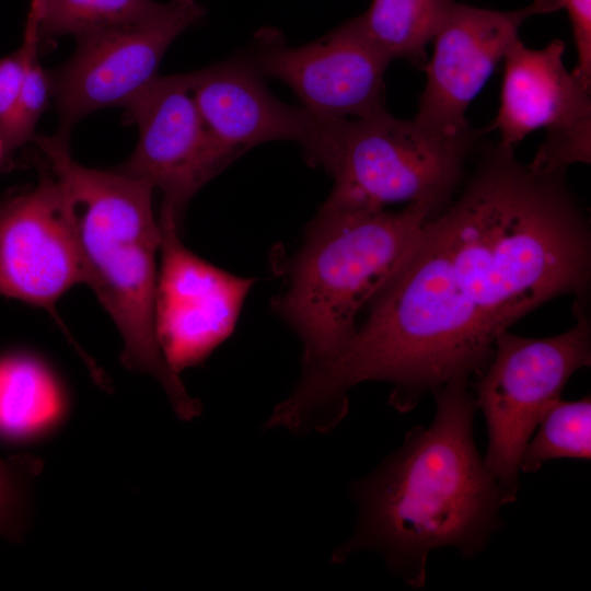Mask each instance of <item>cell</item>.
Here are the masks:
<instances>
[{"mask_svg":"<svg viewBox=\"0 0 591 591\" xmlns=\"http://www.w3.org/2000/svg\"><path fill=\"white\" fill-rule=\"evenodd\" d=\"M591 232L564 173H541L498 144L461 195L419 230L345 348L301 382L316 409L347 408L364 381L413 409L426 393L478 376L499 335L561 296H584Z\"/></svg>","mask_w":591,"mask_h":591,"instance_id":"1","label":"cell"},{"mask_svg":"<svg viewBox=\"0 0 591 591\" xmlns=\"http://www.w3.org/2000/svg\"><path fill=\"white\" fill-rule=\"evenodd\" d=\"M428 427L408 430L403 444L352 487L360 514L354 535L334 555L374 549L412 589L426 583L429 554L452 547L480 553L501 526V490L474 438L477 403L470 382L432 393Z\"/></svg>","mask_w":591,"mask_h":591,"instance_id":"2","label":"cell"},{"mask_svg":"<svg viewBox=\"0 0 591 591\" xmlns=\"http://www.w3.org/2000/svg\"><path fill=\"white\" fill-rule=\"evenodd\" d=\"M34 140L61 190L85 283L124 340L121 362L153 375L181 418L195 417L199 403L166 363L155 336L161 229L152 210L154 189L118 170L81 165L70 154L69 141L57 135L36 136Z\"/></svg>","mask_w":591,"mask_h":591,"instance_id":"3","label":"cell"},{"mask_svg":"<svg viewBox=\"0 0 591 591\" xmlns=\"http://www.w3.org/2000/svg\"><path fill=\"white\" fill-rule=\"evenodd\" d=\"M426 207L322 212L288 266V287L273 304L303 343L305 373L332 361L350 341L357 316L410 248Z\"/></svg>","mask_w":591,"mask_h":591,"instance_id":"4","label":"cell"},{"mask_svg":"<svg viewBox=\"0 0 591 591\" xmlns=\"http://www.w3.org/2000/svg\"><path fill=\"white\" fill-rule=\"evenodd\" d=\"M474 141L468 131L445 136L385 108L338 118L324 170L334 178L318 211L418 205L433 216L451 201Z\"/></svg>","mask_w":591,"mask_h":591,"instance_id":"5","label":"cell"},{"mask_svg":"<svg viewBox=\"0 0 591 591\" xmlns=\"http://www.w3.org/2000/svg\"><path fill=\"white\" fill-rule=\"evenodd\" d=\"M575 324L564 333L529 338L499 335L493 356L475 378L474 396L488 433L484 463L508 505L518 498L522 452L570 376L591 363V323L575 304Z\"/></svg>","mask_w":591,"mask_h":591,"instance_id":"6","label":"cell"},{"mask_svg":"<svg viewBox=\"0 0 591 591\" xmlns=\"http://www.w3.org/2000/svg\"><path fill=\"white\" fill-rule=\"evenodd\" d=\"M206 13L196 0H171L151 14L77 37L72 56L49 71L59 124L69 140L89 114L127 106L159 76V65L174 39Z\"/></svg>","mask_w":591,"mask_h":591,"instance_id":"7","label":"cell"},{"mask_svg":"<svg viewBox=\"0 0 591 591\" xmlns=\"http://www.w3.org/2000/svg\"><path fill=\"white\" fill-rule=\"evenodd\" d=\"M194 72L158 77L124 107L139 137L119 172L162 193L160 215L178 224L194 195L232 158L205 125L192 94Z\"/></svg>","mask_w":591,"mask_h":591,"instance_id":"8","label":"cell"},{"mask_svg":"<svg viewBox=\"0 0 591 591\" xmlns=\"http://www.w3.org/2000/svg\"><path fill=\"white\" fill-rule=\"evenodd\" d=\"M565 45L555 39L531 49L518 38L505 55L500 104L491 128L500 144L514 150L530 132L546 138L529 166L541 173H565L591 160V101L587 88L564 63Z\"/></svg>","mask_w":591,"mask_h":591,"instance_id":"9","label":"cell"},{"mask_svg":"<svg viewBox=\"0 0 591 591\" xmlns=\"http://www.w3.org/2000/svg\"><path fill=\"white\" fill-rule=\"evenodd\" d=\"M159 224L154 328L166 363L179 375L232 334L254 279L221 269L187 248L172 217L160 215Z\"/></svg>","mask_w":591,"mask_h":591,"instance_id":"10","label":"cell"},{"mask_svg":"<svg viewBox=\"0 0 591 591\" xmlns=\"http://www.w3.org/2000/svg\"><path fill=\"white\" fill-rule=\"evenodd\" d=\"M247 60L260 76L287 84L315 115L354 118L384 108V73L391 60L356 18L299 47L288 46L278 33L262 32Z\"/></svg>","mask_w":591,"mask_h":591,"instance_id":"11","label":"cell"},{"mask_svg":"<svg viewBox=\"0 0 591 591\" xmlns=\"http://www.w3.org/2000/svg\"><path fill=\"white\" fill-rule=\"evenodd\" d=\"M85 274L57 181L42 172L30 192L0 202V296L43 308L60 321L56 302Z\"/></svg>","mask_w":591,"mask_h":591,"instance_id":"12","label":"cell"},{"mask_svg":"<svg viewBox=\"0 0 591 591\" xmlns=\"http://www.w3.org/2000/svg\"><path fill=\"white\" fill-rule=\"evenodd\" d=\"M260 77L247 59L194 71L192 94L213 139L233 161L268 141H293L309 164L323 167L337 118L279 101Z\"/></svg>","mask_w":591,"mask_h":591,"instance_id":"13","label":"cell"},{"mask_svg":"<svg viewBox=\"0 0 591 591\" xmlns=\"http://www.w3.org/2000/svg\"><path fill=\"white\" fill-rule=\"evenodd\" d=\"M534 14L531 4L494 11L452 0L432 38L427 82L414 119L445 136L468 131L467 106L519 38L522 23Z\"/></svg>","mask_w":591,"mask_h":591,"instance_id":"14","label":"cell"},{"mask_svg":"<svg viewBox=\"0 0 591 591\" xmlns=\"http://www.w3.org/2000/svg\"><path fill=\"white\" fill-rule=\"evenodd\" d=\"M63 413V392L45 363L25 354L0 357L1 438H35L54 427Z\"/></svg>","mask_w":591,"mask_h":591,"instance_id":"15","label":"cell"},{"mask_svg":"<svg viewBox=\"0 0 591 591\" xmlns=\"http://www.w3.org/2000/svg\"><path fill=\"white\" fill-rule=\"evenodd\" d=\"M452 0H372L357 21L370 39L391 61L403 58L425 61L432 40Z\"/></svg>","mask_w":591,"mask_h":591,"instance_id":"16","label":"cell"},{"mask_svg":"<svg viewBox=\"0 0 591 591\" xmlns=\"http://www.w3.org/2000/svg\"><path fill=\"white\" fill-rule=\"evenodd\" d=\"M591 399L553 403L528 441L520 460V472L534 473L556 459L590 460Z\"/></svg>","mask_w":591,"mask_h":591,"instance_id":"17","label":"cell"},{"mask_svg":"<svg viewBox=\"0 0 591 591\" xmlns=\"http://www.w3.org/2000/svg\"><path fill=\"white\" fill-rule=\"evenodd\" d=\"M152 0H44L38 23V42L47 37H77L97 30L142 19L159 7Z\"/></svg>","mask_w":591,"mask_h":591,"instance_id":"18","label":"cell"},{"mask_svg":"<svg viewBox=\"0 0 591 591\" xmlns=\"http://www.w3.org/2000/svg\"><path fill=\"white\" fill-rule=\"evenodd\" d=\"M27 47V56L23 81L7 141L8 152L34 140L36 125L53 96L49 71H46L38 59L36 40L23 39Z\"/></svg>","mask_w":591,"mask_h":591,"instance_id":"19","label":"cell"},{"mask_svg":"<svg viewBox=\"0 0 591 591\" xmlns=\"http://www.w3.org/2000/svg\"><path fill=\"white\" fill-rule=\"evenodd\" d=\"M39 467V461L28 455H0V537L21 535L27 488Z\"/></svg>","mask_w":591,"mask_h":591,"instance_id":"20","label":"cell"},{"mask_svg":"<svg viewBox=\"0 0 591 591\" xmlns=\"http://www.w3.org/2000/svg\"><path fill=\"white\" fill-rule=\"evenodd\" d=\"M535 14L566 10L577 49L572 73L590 89L591 84V0H533Z\"/></svg>","mask_w":591,"mask_h":591,"instance_id":"21","label":"cell"},{"mask_svg":"<svg viewBox=\"0 0 591 591\" xmlns=\"http://www.w3.org/2000/svg\"><path fill=\"white\" fill-rule=\"evenodd\" d=\"M27 47L23 43L11 55L0 58V137L5 147L25 70Z\"/></svg>","mask_w":591,"mask_h":591,"instance_id":"22","label":"cell"},{"mask_svg":"<svg viewBox=\"0 0 591 591\" xmlns=\"http://www.w3.org/2000/svg\"><path fill=\"white\" fill-rule=\"evenodd\" d=\"M44 0H30V9L27 13L24 37L28 39H37V23Z\"/></svg>","mask_w":591,"mask_h":591,"instance_id":"23","label":"cell"},{"mask_svg":"<svg viewBox=\"0 0 591 591\" xmlns=\"http://www.w3.org/2000/svg\"><path fill=\"white\" fill-rule=\"evenodd\" d=\"M8 153V150H7V147H5V143L3 141V139L0 137V163L2 161V158L3 155Z\"/></svg>","mask_w":591,"mask_h":591,"instance_id":"24","label":"cell"},{"mask_svg":"<svg viewBox=\"0 0 591 591\" xmlns=\"http://www.w3.org/2000/svg\"><path fill=\"white\" fill-rule=\"evenodd\" d=\"M1 201H2V200H0V202H1Z\"/></svg>","mask_w":591,"mask_h":591,"instance_id":"25","label":"cell"}]
</instances>
